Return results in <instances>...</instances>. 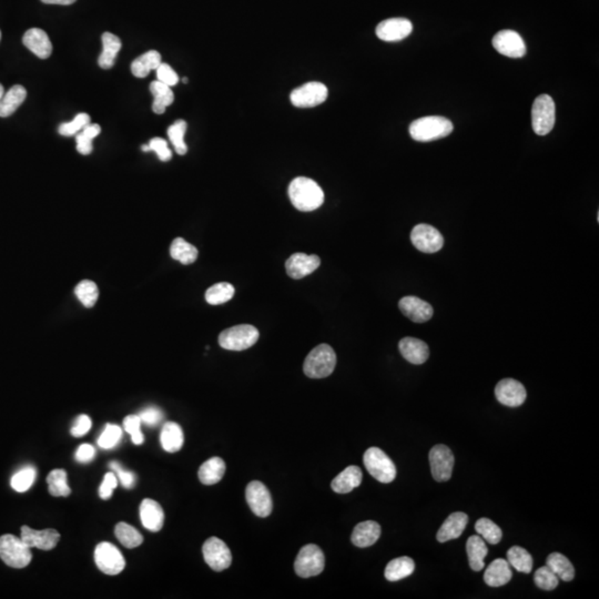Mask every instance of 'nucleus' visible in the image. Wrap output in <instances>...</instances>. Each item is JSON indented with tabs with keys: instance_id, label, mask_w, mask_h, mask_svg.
<instances>
[{
	"instance_id": "nucleus-1",
	"label": "nucleus",
	"mask_w": 599,
	"mask_h": 599,
	"mask_svg": "<svg viewBox=\"0 0 599 599\" xmlns=\"http://www.w3.org/2000/svg\"><path fill=\"white\" fill-rule=\"evenodd\" d=\"M289 198L298 211L311 212L323 205L324 192L314 180L298 177L289 185Z\"/></svg>"
},
{
	"instance_id": "nucleus-2",
	"label": "nucleus",
	"mask_w": 599,
	"mask_h": 599,
	"mask_svg": "<svg viewBox=\"0 0 599 599\" xmlns=\"http://www.w3.org/2000/svg\"><path fill=\"white\" fill-rule=\"evenodd\" d=\"M453 124L444 117H423L410 126V135L415 141L430 142L448 137L453 131Z\"/></svg>"
},
{
	"instance_id": "nucleus-3",
	"label": "nucleus",
	"mask_w": 599,
	"mask_h": 599,
	"mask_svg": "<svg viewBox=\"0 0 599 599\" xmlns=\"http://www.w3.org/2000/svg\"><path fill=\"white\" fill-rule=\"evenodd\" d=\"M337 365V354L329 344H320L307 354L304 361V374L310 378L331 376Z\"/></svg>"
},
{
	"instance_id": "nucleus-4",
	"label": "nucleus",
	"mask_w": 599,
	"mask_h": 599,
	"mask_svg": "<svg viewBox=\"0 0 599 599\" xmlns=\"http://www.w3.org/2000/svg\"><path fill=\"white\" fill-rule=\"evenodd\" d=\"M0 558L9 567L24 568L31 564L33 552L22 539L6 534L0 537Z\"/></svg>"
},
{
	"instance_id": "nucleus-5",
	"label": "nucleus",
	"mask_w": 599,
	"mask_h": 599,
	"mask_svg": "<svg viewBox=\"0 0 599 599\" xmlns=\"http://www.w3.org/2000/svg\"><path fill=\"white\" fill-rule=\"evenodd\" d=\"M259 331L250 324H240L224 330L219 335V344L229 351H244L259 340Z\"/></svg>"
},
{
	"instance_id": "nucleus-6",
	"label": "nucleus",
	"mask_w": 599,
	"mask_h": 599,
	"mask_svg": "<svg viewBox=\"0 0 599 599\" xmlns=\"http://www.w3.org/2000/svg\"><path fill=\"white\" fill-rule=\"evenodd\" d=\"M556 107L554 100L548 94H541L536 98L532 107V127L536 135H546L555 126Z\"/></svg>"
},
{
	"instance_id": "nucleus-7",
	"label": "nucleus",
	"mask_w": 599,
	"mask_h": 599,
	"mask_svg": "<svg viewBox=\"0 0 599 599\" xmlns=\"http://www.w3.org/2000/svg\"><path fill=\"white\" fill-rule=\"evenodd\" d=\"M365 469L381 483H391L396 478V467L381 448H370L363 456Z\"/></svg>"
},
{
	"instance_id": "nucleus-8",
	"label": "nucleus",
	"mask_w": 599,
	"mask_h": 599,
	"mask_svg": "<svg viewBox=\"0 0 599 599\" xmlns=\"http://www.w3.org/2000/svg\"><path fill=\"white\" fill-rule=\"evenodd\" d=\"M326 567V556L318 545L309 544L302 547L296 562L294 569L298 576L302 578L318 576Z\"/></svg>"
},
{
	"instance_id": "nucleus-9",
	"label": "nucleus",
	"mask_w": 599,
	"mask_h": 599,
	"mask_svg": "<svg viewBox=\"0 0 599 599\" xmlns=\"http://www.w3.org/2000/svg\"><path fill=\"white\" fill-rule=\"evenodd\" d=\"M329 89L322 83L312 81L294 89L290 94L292 105L296 108H314L328 99Z\"/></svg>"
},
{
	"instance_id": "nucleus-10",
	"label": "nucleus",
	"mask_w": 599,
	"mask_h": 599,
	"mask_svg": "<svg viewBox=\"0 0 599 599\" xmlns=\"http://www.w3.org/2000/svg\"><path fill=\"white\" fill-rule=\"evenodd\" d=\"M94 562L101 572L110 576L120 574L126 566L121 552L107 541H103L96 547Z\"/></svg>"
},
{
	"instance_id": "nucleus-11",
	"label": "nucleus",
	"mask_w": 599,
	"mask_h": 599,
	"mask_svg": "<svg viewBox=\"0 0 599 599\" xmlns=\"http://www.w3.org/2000/svg\"><path fill=\"white\" fill-rule=\"evenodd\" d=\"M413 246L423 253H437L444 246V238L439 230L430 224L421 223L412 230Z\"/></svg>"
},
{
	"instance_id": "nucleus-12",
	"label": "nucleus",
	"mask_w": 599,
	"mask_h": 599,
	"mask_svg": "<svg viewBox=\"0 0 599 599\" xmlns=\"http://www.w3.org/2000/svg\"><path fill=\"white\" fill-rule=\"evenodd\" d=\"M202 552H203L205 563L216 572H222L231 566L233 563L231 550L220 539L210 537L207 539L202 547Z\"/></svg>"
},
{
	"instance_id": "nucleus-13",
	"label": "nucleus",
	"mask_w": 599,
	"mask_h": 599,
	"mask_svg": "<svg viewBox=\"0 0 599 599\" xmlns=\"http://www.w3.org/2000/svg\"><path fill=\"white\" fill-rule=\"evenodd\" d=\"M432 475L437 482H448L453 474V452L446 445H435L428 455Z\"/></svg>"
},
{
	"instance_id": "nucleus-14",
	"label": "nucleus",
	"mask_w": 599,
	"mask_h": 599,
	"mask_svg": "<svg viewBox=\"0 0 599 599\" xmlns=\"http://www.w3.org/2000/svg\"><path fill=\"white\" fill-rule=\"evenodd\" d=\"M246 498L248 506L257 516L268 517L273 508L270 491L264 484L253 480L246 486Z\"/></svg>"
},
{
	"instance_id": "nucleus-15",
	"label": "nucleus",
	"mask_w": 599,
	"mask_h": 599,
	"mask_svg": "<svg viewBox=\"0 0 599 599\" xmlns=\"http://www.w3.org/2000/svg\"><path fill=\"white\" fill-rule=\"evenodd\" d=\"M493 47L497 53L508 58H522L526 55V44L518 33L500 31L493 38Z\"/></svg>"
},
{
	"instance_id": "nucleus-16",
	"label": "nucleus",
	"mask_w": 599,
	"mask_h": 599,
	"mask_svg": "<svg viewBox=\"0 0 599 599\" xmlns=\"http://www.w3.org/2000/svg\"><path fill=\"white\" fill-rule=\"evenodd\" d=\"M495 396L503 405L518 407L524 404L528 393L524 385L514 378H504L495 387Z\"/></svg>"
},
{
	"instance_id": "nucleus-17",
	"label": "nucleus",
	"mask_w": 599,
	"mask_h": 599,
	"mask_svg": "<svg viewBox=\"0 0 599 599\" xmlns=\"http://www.w3.org/2000/svg\"><path fill=\"white\" fill-rule=\"evenodd\" d=\"M413 31V26L405 18H389L383 20L376 27V36L383 42H400L409 37Z\"/></svg>"
},
{
	"instance_id": "nucleus-18",
	"label": "nucleus",
	"mask_w": 599,
	"mask_h": 599,
	"mask_svg": "<svg viewBox=\"0 0 599 599\" xmlns=\"http://www.w3.org/2000/svg\"><path fill=\"white\" fill-rule=\"evenodd\" d=\"M20 539L31 548L36 547L39 550H50L55 548L58 544L60 534L56 530H51V528L36 530L28 528V526H22Z\"/></svg>"
},
{
	"instance_id": "nucleus-19",
	"label": "nucleus",
	"mask_w": 599,
	"mask_h": 599,
	"mask_svg": "<svg viewBox=\"0 0 599 599\" xmlns=\"http://www.w3.org/2000/svg\"><path fill=\"white\" fill-rule=\"evenodd\" d=\"M321 260L315 254L294 253L285 262L287 276L294 280L303 279L320 267Z\"/></svg>"
},
{
	"instance_id": "nucleus-20",
	"label": "nucleus",
	"mask_w": 599,
	"mask_h": 599,
	"mask_svg": "<svg viewBox=\"0 0 599 599\" xmlns=\"http://www.w3.org/2000/svg\"><path fill=\"white\" fill-rule=\"evenodd\" d=\"M400 312L415 323H424L433 317V307L417 296H404L398 302Z\"/></svg>"
},
{
	"instance_id": "nucleus-21",
	"label": "nucleus",
	"mask_w": 599,
	"mask_h": 599,
	"mask_svg": "<svg viewBox=\"0 0 599 599\" xmlns=\"http://www.w3.org/2000/svg\"><path fill=\"white\" fill-rule=\"evenodd\" d=\"M22 42L38 58H49L50 55L53 53V44L50 42L49 37H48L46 31L39 29V28H31L29 31H26L24 38H22Z\"/></svg>"
},
{
	"instance_id": "nucleus-22",
	"label": "nucleus",
	"mask_w": 599,
	"mask_h": 599,
	"mask_svg": "<svg viewBox=\"0 0 599 599\" xmlns=\"http://www.w3.org/2000/svg\"><path fill=\"white\" fill-rule=\"evenodd\" d=\"M398 348L404 359L412 364L425 363L430 357V348L424 341L415 337H404L398 343Z\"/></svg>"
},
{
	"instance_id": "nucleus-23",
	"label": "nucleus",
	"mask_w": 599,
	"mask_h": 599,
	"mask_svg": "<svg viewBox=\"0 0 599 599\" xmlns=\"http://www.w3.org/2000/svg\"><path fill=\"white\" fill-rule=\"evenodd\" d=\"M140 518L142 525L150 532H159L164 523V512L159 503L146 498L140 505Z\"/></svg>"
},
{
	"instance_id": "nucleus-24",
	"label": "nucleus",
	"mask_w": 599,
	"mask_h": 599,
	"mask_svg": "<svg viewBox=\"0 0 599 599\" xmlns=\"http://www.w3.org/2000/svg\"><path fill=\"white\" fill-rule=\"evenodd\" d=\"M467 523H469V516L466 514L462 512L450 514L437 532V541L439 543H445V541L459 539L464 532Z\"/></svg>"
},
{
	"instance_id": "nucleus-25",
	"label": "nucleus",
	"mask_w": 599,
	"mask_h": 599,
	"mask_svg": "<svg viewBox=\"0 0 599 599\" xmlns=\"http://www.w3.org/2000/svg\"><path fill=\"white\" fill-rule=\"evenodd\" d=\"M381 536V526L374 521L362 522L355 526L352 533L351 541L360 548H365L376 544Z\"/></svg>"
},
{
	"instance_id": "nucleus-26",
	"label": "nucleus",
	"mask_w": 599,
	"mask_h": 599,
	"mask_svg": "<svg viewBox=\"0 0 599 599\" xmlns=\"http://www.w3.org/2000/svg\"><path fill=\"white\" fill-rule=\"evenodd\" d=\"M513 577L511 565L506 559L497 558L489 564L484 574V580L491 587H500L506 585Z\"/></svg>"
},
{
	"instance_id": "nucleus-27",
	"label": "nucleus",
	"mask_w": 599,
	"mask_h": 599,
	"mask_svg": "<svg viewBox=\"0 0 599 599\" xmlns=\"http://www.w3.org/2000/svg\"><path fill=\"white\" fill-rule=\"evenodd\" d=\"M363 480L361 469L355 465L346 467V470L332 480L331 487L335 493L339 494H348L361 485Z\"/></svg>"
},
{
	"instance_id": "nucleus-28",
	"label": "nucleus",
	"mask_w": 599,
	"mask_h": 599,
	"mask_svg": "<svg viewBox=\"0 0 599 599\" xmlns=\"http://www.w3.org/2000/svg\"><path fill=\"white\" fill-rule=\"evenodd\" d=\"M160 441L163 450L168 453L179 452L185 443L183 428L177 423L167 422L161 431Z\"/></svg>"
},
{
	"instance_id": "nucleus-29",
	"label": "nucleus",
	"mask_w": 599,
	"mask_h": 599,
	"mask_svg": "<svg viewBox=\"0 0 599 599\" xmlns=\"http://www.w3.org/2000/svg\"><path fill=\"white\" fill-rule=\"evenodd\" d=\"M103 39V53H100L98 64L103 69H111L116 62L117 55L121 49V40L114 33H105Z\"/></svg>"
},
{
	"instance_id": "nucleus-30",
	"label": "nucleus",
	"mask_w": 599,
	"mask_h": 599,
	"mask_svg": "<svg viewBox=\"0 0 599 599\" xmlns=\"http://www.w3.org/2000/svg\"><path fill=\"white\" fill-rule=\"evenodd\" d=\"M150 92L153 96V103L152 110L155 115H162L166 112L169 106H171L174 101V92L171 87L167 86L160 81H153L150 85Z\"/></svg>"
},
{
	"instance_id": "nucleus-31",
	"label": "nucleus",
	"mask_w": 599,
	"mask_h": 599,
	"mask_svg": "<svg viewBox=\"0 0 599 599\" xmlns=\"http://www.w3.org/2000/svg\"><path fill=\"white\" fill-rule=\"evenodd\" d=\"M467 556L471 568L475 572H480L485 567L484 558L489 554V548L485 541L478 535L471 536L466 544Z\"/></svg>"
},
{
	"instance_id": "nucleus-32",
	"label": "nucleus",
	"mask_w": 599,
	"mask_h": 599,
	"mask_svg": "<svg viewBox=\"0 0 599 599\" xmlns=\"http://www.w3.org/2000/svg\"><path fill=\"white\" fill-rule=\"evenodd\" d=\"M224 473H226V463L223 459L220 457H212L200 466L198 475L202 484L214 485L222 480Z\"/></svg>"
},
{
	"instance_id": "nucleus-33",
	"label": "nucleus",
	"mask_w": 599,
	"mask_h": 599,
	"mask_svg": "<svg viewBox=\"0 0 599 599\" xmlns=\"http://www.w3.org/2000/svg\"><path fill=\"white\" fill-rule=\"evenodd\" d=\"M27 97V90L20 85H16L9 89L8 92L3 94V99L0 100V117L7 118L16 112L22 103Z\"/></svg>"
},
{
	"instance_id": "nucleus-34",
	"label": "nucleus",
	"mask_w": 599,
	"mask_h": 599,
	"mask_svg": "<svg viewBox=\"0 0 599 599\" xmlns=\"http://www.w3.org/2000/svg\"><path fill=\"white\" fill-rule=\"evenodd\" d=\"M161 55L155 50H150L144 55L139 56L131 64V72L137 78H146L152 70H157L160 66Z\"/></svg>"
},
{
	"instance_id": "nucleus-35",
	"label": "nucleus",
	"mask_w": 599,
	"mask_h": 599,
	"mask_svg": "<svg viewBox=\"0 0 599 599\" xmlns=\"http://www.w3.org/2000/svg\"><path fill=\"white\" fill-rule=\"evenodd\" d=\"M415 569V563L411 557L403 556V557L395 558L387 564L385 568V578L389 582H398L403 578L409 577L413 574Z\"/></svg>"
},
{
	"instance_id": "nucleus-36",
	"label": "nucleus",
	"mask_w": 599,
	"mask_h": 599,
	"mask_svg": "<svg viewBox=\"0 0 599 599\" xmlns=\"http://www.w3.org/2000/svg\"><path fill=\"white\" fill-rule=\"evenodd\" d=\"M546 566L564 582H571L575 577V568L566 556L561 552H552L547 557Z\"/></svg>"
},
{
	"instance_id": "nucleus-37",
	"label": "nucleus",
	"mask_w": 599,
	"mask_h": 599,
	"mask_svg": "<svg viewBox=\"0 0 599 599\" xmlns=\"http://www.w3.org/2000/svg\"><path fill=\"white\" fill-rule=\"evenodd\" d=\"M198 254H199L198 248L191 243L187 242L185 239L176 238L172 241L170 255L172 259L177 260L180 263L185 265L192 264L196 262Z\"/></svg>"
},
{
	"instance_id": "nucleus-38",
	"label": "nucleus",
	"mask_w": 599,
	"mask_h": 599,
	"mask_svg": "<svg viewBox=\"0 0 599 599\" xmlns=\"http://www.w3.org/2000/svg\"><path fill=\"white\" fill-rule=\"evenodd\" d=\"M506 561L508 562V564L512 567L516 569L517 572L530 574L532 572V569H533V557L523 547H511L508 550L507 559Z\"/></svg>"
},
{
	"instance_id": "nucleus-39",
	"label": "nucleus",
	"mask_w": 599,
	"mask_h": 599,
	"mask_svg": "<svg viewBox=\"0 0 599 599\" xmlns=\"http://www.w3.org/2000/svg\"><path fill=\"white\" fill-rule=\"evenodd\" d=\"M235 289L228 282H220L208 289L205 292V301L211 305H219L230 301L235 296Z\"/></svg>"
},
{
	"instance_id": "nucleus-40",
	"label": "nucleus",
	"mask_w": 599,
	"mask_h": 599,
	"mask_svg": "<svg viewBox=\"0 0 599 599\" xmlns=\"http://www.w3.org/2000/svg\"><path fill=\"white\" fill-rule=\"evenodd\" d=\"M101 133V128L99 124H87L86 127L81 130V133L76 135V142H77V151L81 155H90L94 149L92 146V140Z\"/></svg>"
},
{
	"instance_id": "nucleus-41",
	"label": "nucleus",
	"mask_w": 599,
	"mask_h": 599,
	"mask_svg": "<svg viewBox=\"0 0 599 599\" xmlns=\"http://www.w3.org/2000/svg\"><path fill=\"white\" fill-rule=\"evenodd\" d=\"M66 471L53 470L47 476L48 491L55 497L69 496L71 493L68 482H67Z\"/></svg>"
},
{
	"instance_id": "nucleus-42",
	"label": "nucleus",
	"mask_w": 599,
	"mask_h": 599,
	"mask_svg": "<svg viewBox=\"0 0 599 599\" xmlns=\"http://www.w3.org/2000/svg\"><path fill=\"white\" fill-rule=\"evenodd\" d=\"M118 541L127 548H135L140 546L144 541V537L139 533L138 530L133 528L127 523H118L115 530Z\"/></svg>"
},
{
	"instance_id": "nucleus-43",
	"label": "nucleus",
	"mask_w": 599,
	"mask_h": 599,
	"mask_svg": "<svg viewBox=\"0 0 599 599\" xmlns=\"http://www.w3.org/2000/svg\"><path fill=\"white\" fill-rule=\"evenodd\" d=\"M188 124L185 120H177L168 128V137L174 144V150L178 155H185L188 152V146L185 142V135Z\"/></svg>"
},
{
	"instance_id": "nucleus-44",
	"label": "nucleus",
	"mask_w": 599,
	"mask_h": 599,
	"mask_svg": "<svg viewBox=\"0 0 599 599\" xmlns=\"http://www.w3.org/2000/svg\"><path fill=\"white\" fill-rule=\"evenodd\" d=\"M75 294L83 307H92L97 302L99 290L94 282L83 280L75 287Z\"/></svg>"
},
{
	"instance_id": "nucleus-45",
	"label": "nucleus",
	"mask_w": 599,
	"mask_h": 599,
	"mask_svg": "<svg viewBox=\"0 0 599 599\" xmlns=\"http://www.w3.org/2000/svg\"><path fill=\"white\" fill-rule=\"evenodd\" d=\"M475 530L478 535L482 536L486 541H489V544H498L502 539L503 533L500 526H497L493 521L486 517L478 519L475 524Z\"/></svg>"
},
{
	"instance_id": "nucleus-46",
	"label": "nucleus",
	"mask_w": 599,
	"mask_h": 599,
	"mask_svg": "<svg viewBox=\"0 0 599 599\" xmlns=\"http://www.w3.org/2000/svg\"><path fill=\"white\" fill-rule=\"evenodd\" d=\"M37 471L33 466H26L11 478V487L18 493L27 491L36 480Z\"/></svg>"
},
{
	"instance_id": "nucleus-47",
	"label": "nucleus",
	"mask_w": 599,
	"mask_h": 599,
	"mask_svg": "<svg viewBox=\"0 0 599 599\" xmlns=\"http://www.w3.org/2000/svg\"><path fill=\"white\" fill-rule=\"evenodd\" d=\"M122 439V430L120 426L115 424H107L105 431L98 439V445L105 450L116 448Z\"/></svg>"
},
{
	"instance_id": "nucleus-48",
	"label": "nucleus",
	"mask_w": 599,
	"mask_h": 599,
	"mask_svg": "<svg viewBox=\"0 0 599 599\" xmlns=\"http://www.w3.org/2000/svg\"><path fill=\"white\" fill-rule=\"evenodd\" d=\"M558 580L550 567L544 566L537 569L534 575V582L536 586L544 591H552L558 586Z\"/></svg>"
},
{
	"instance_id": "nucleus-49",
	"label": "nucleus",
	"mask_w": 599,
	"mask_h": 599,
	"mask_svg": "<svg viewBox=\"0 0 599 599\" xmlns=\"http://www.w3.org/2000/svg\"><path fill=\"white\" fill-rule=\"evenodd\" d=\"M90 116L87 114H79L75 117V119L70 122H65L61 124L58 128L59 135L64 137H71L81 133L83 128L86 127L87 124H90Z\"/></svg>"
},
{
	"instance_id": "nucleus-50",
	"label": "nucleus",
	"mask_w": 599,
	"mask_h": 599,
	"mask_svg": "<svg viewBox=\"0 0 599 599\" xmlns=\"http://www.w3.org/2000/svg\"><path fill=\"white\" fill-rule=\"evenodd\" d=\"M124 428L126 432L131 435V439L135 445L144 443V437L141 432V420L138 415H128L124 420Z\"/></svg>"
},
{
	"instance_id": "nucleus-51",
	"label": "nucleus",
	"mask_w": 599,
	"mask_h": 599,
	"mask_svg": "<svg viewBox=\"0 0 599 599\" xmlns=\"http://www.w3.org/2000/svg\"><path fill=\"white\" fill-rule=\"evenodd\" d=\"M148 146H149V151H155L158 158L163 162L171 160L172 152L169 149L168 142L164 139L155 137L150 140Z\"/></svg>"
},
{
	"instance_id": "nucleus-52",
	"label": "nucleus",
	"mask_w": 599,
	"mask_h": 599,
	"mask_svg": "<svg viewBox=\"0 0 599 599\" xmlns=\"http://www.w3.org/2000/svg\"><path fill=\"white\" fill-rule=\"evenodd\" d=\"M158 81L164 83L167 86L174 87L179 83V76L168 64L161 62L157 69Z\"/></svg>"
},
{
	"instance_id": "nucleus-53",
	"label": "nucleus",
	"mask_w": 599,
	"mask_h": 599,
	"mask_svg": "<svg viewBox=\"0 0 599 599\" xmlns=\"http://www.w3.org/2000/svg\"><path fill=\"white\" fill-rule=\"evenodd\" d=\"M109 467H110L111 471L116 473L117 478L120 480V483L124 489H133L135 483V475L133 472L124 471L118 462H111Z\"/></svg>"
},
{
	"instance_id": "nucleus-54",
	"label": "nucleus",
	"mask_w": 599,
	"mask_h": 599,
	"mask_svg": "<svg viewBox=\"0 0 599 599\" xmlns=\"http://www.w3.org/2000/svg\"><path fill=\"white\" fill-rule=\"evenodd\" d=\"M117 486H118V478H117L116 474L112 472L107 473L105 478H103V484L100 485V497L103 500H109L112 496V494H114V491L116 489Z\"/></svg>"
},
{
	"instance_id": "nucleus-55",
	"label": "nucleus",
	"mask_w": 599,
	"mask_h": 599,
	"mask_svg": "<svg viewBox=\"0 0 599 599\" xmlns=\"http://www.w3.org/2000/svg\"><path fill=\"white\" fill-rule=\"evenodd\" d=\"M138 416L140 417L141 423H144L146 425L155 426L162 420L163 413L157 407H146L139 413Z\"/></svg>"
},
{
	"instance_id": "nucleus-56",
	"label": "nucleus",
	"mask_w": 599,
	"mask_h": 599,
	"mask_svg": "<svg viewBox=\"0 0 599 599\" xmlns=\"http://www.w3.org/2000/svg\"><path fill=\"white\" fill-rule=\"evenodd\" d=\"M92 424V420H90V417H89L88 415H79V416L77 417V421H76L75 424L72 426L70 433H71L72 437H83V435H86V434L90 431Z\"/></svg>"
},
{
	"instance_id": "nucleus-57",
	"label": "nucleus",
	"mask_w": 599,
	"mask_h": 599,
	"mask_svg": "<svg viewBox=\"0 0 599 599\" xmlns=\"http://www.w3.org/2000/svg\"><path fill=\"white\" fill-rule=\"evenodd\" d=\"M94 456H96V450L90 444L81 445L76 452V459L81 463H88L94 459Z\"/></svg>"
},
{
	"instance_id": "nucleus-58",
	"label": "nucleus",
	"mask_w": 599,
	"mask_h": 599,
	"mask_svg": "<svg viewBox=\"0 0 599 599\" xmlns=\"http://www.w3.org/2000/svg\"><path fill=\"white\" fill-rule=\"evenodd\" d=\"M42 1L44 3H48V5L69 6L76 3L77 0H42Z\"/></svg>"
},
{
	"instance_id": "nucleus-59",
	"label": "nucleus",
	"mask_w": 599,
	"mask_h": 599,
	"mask_svg": "<svg viewBox=\"0 0 599 599\" xmlns=\"http://www.w3.org/2000/svg\"><path fill=\"white\" fill-rule=\"evenodd\" d=\"M3 94H5V92H3V87L1 83H0V100L3 99Z\"/></svg>"
},
{
	"instance_id": "nucleus-60",
	"label": "nucleus",
	"mask_w": 599,
	"mask_h": 599,
	"mask_svg": "<svg viewBox=\"0 0 599 599\" xmlns=\"http://www.w3.org/2000/svg\"><path fill=\"white\" fill-rule=\"evenodd\" d=\"M183 83H188V78H183Z\"/></svg>"
},
{
	"instance_id": "nucleus-61",
	"label": "nucleus",
	"mask_w": 599,
	"mask_h": 599,
	"mask_svg": "<svg viewBox=\"0 0 599 599\" xmlns=\"http://www.w3.org/2000/svg\"><path fill=\"white\" fill-rule=\"evenodd\" d=\"M0 38H1V33H0Z\"/></svg>"
}]
</instances>
